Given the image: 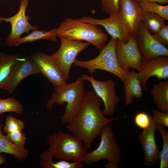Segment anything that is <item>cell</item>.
Segmentation results:
<instances>
[{"label": "cell", "instance_id": "8d00e7d4", "mask_svg": "<svg viewBox=\"0 0 168 168\" xmlns=\"http://www.w3.org/2000/svg\"><path fill=\"white\" fill-rule=\"evenodd\" d=\"M2 44V40L1 38L0 37V45Z\"/></svg>", "mask_w": 168, "mask_h": 168}, {"label": "cell", "instance_id": "44dd1931", "mask_svg": "<svg viewBox=\"0 0 168 168\" xmlns=\"http://www.w3.org/2000/svg\"><path fill=\"white\" fill-rule=\"evenodd\" d=\"M3 125L0 123V154L8 153L13 156L18 161L24 160L28 155V150L11 142L6 135L2 134V128Z\"/></svg>", "mask_w": 168, "mask_h": 168}, {"label": "cell", "instance_id": "e0dca14e", "mask_svg": "<svg viewBox=\"0 0 168 168\" xmlns=\"http://www.w3.org/2000/svg\"><path fill=\"white\" fill-rule=\"evenodd\" d=\"M77 67L87 69L91 75L97 70H100L110 72L115 75L123 82L126 75V72L120 67L116 58L109 60L98 62H91L89 61L80 60L76 59L74 63Z\"/></svg>", "mask_w": 168, "mask_h": 168}, {"label": "cell", "instance_id": "9a60e30c", "mask_svg": "<svg viewBox=\"0 0 168 168\" xmlns=\"http://www.w3.org/2000/svg\"><path fill=\"white\" fill-rule=\"evenodd\" d=\"M120 12L128 35L136 36L138 32L143 11L134 0H120Z\"/></svg>", "mask_w": 168, "mask_h": 168}, {"label": "cell", "instance_id": "f1b7e54d", "mask_svg": "<svg viewBox=\"0 0 168 168\" xmlns=\"http://www.w3.org/2000/svg\"><path fill=\"white\" fill-rule=\"evenodd\" d=\"M24 127V123L21 120L8 116L6 118L3 132L7 133L17 130H22Z\"/></svg>", "mask_w": 168, "mask_h": 168}, {"label": "cell", "instance_id": "6da1fadb", "mask_svg": "<svg viewBox=\"0 0 168 168\" xmlns=\"http://www.w3.org/2000/svg\"><path fill=\"white\" fill-rule=\"evenodd\" d=\"M102 100L93 90L85 92L81 107L66 128L81 140L87 150L90 149L94 140L106 125L119 118H107L100 107Z\"/></svg>", "mask_w": 168, "mask_h": 168}, {"label": "cell", "instance_id": "f546056e", "mask_svg": "<svg viewBox=\"0 0 168 168\" xmlns=\"http://www.w3.org/2000/svg\"><path fill=\"white\" fill-rule=\"evenodd\" d=\"M151 119V114L144 112H139L135 115L134 122L138 127L144 129L149 125Z\"/></svg>", "mask_w": 168, "mask_h": 168}, {"label": "cell", "instance_id": "ac0fdd59", "mask_svg": "<svg viewBox=\"0 0 168 168\" xmlns=\"http://www.w3.org/2000/svg\"><path fill=\"white\" fill-rule=\"evenodd\" d=\"M124 84V103L126 105L131 104L134 98L139 99L143 96L139 73L133 69L128 70L123 82Z\"/></svg>", "mask_w": 168, "mask_h": 168}, {"label": "cell", "instance_id": "8fae6325", "mask_svg": "<svg viewBox=\"0 0 168 168\" xmlns=\"http://www.w3.org/2000/svg\"><path fill=\"white\" fill-rule=\"evenodd\" d=\"M137 44L142 59L168 56V48L159 43L141 22L136 35Z\"/></svg>", "mask_w": 168, "mask_h": 168}, {"label": "cell", "instance_id": "7a4b0ae2", "mask_svg": "<svg viewBox=\"0 0 168 168\" xmlns=\"http://www.w3.org/2000/svg\"><path fill=\"white\" fill-rule=\"evenodd\" d=\"M84 80L81 77L70 84L56 88L48 100L46 108L51 110L55 104H65L63 114L60 117V123L68 124L78 112L85 94Z\"/></svg>", "mask_w": 168, "mask_h": 168}, {"label": "cell", "instance_id": "1f68e13d", "mask_svg": "<svg viewBox=\"0 0 168 168\" xmlns=\"http://www.w3.org/2000/svg\"><path fill=\"white\" fill-rule=\"evenodd\" d=\"M6 136L12 142L22 147H24L26 138L22 130H17L7 133Z\"/></svg>", "mask_w": 168, "mask_h": 168}, {"label": "cell", "instance_id": "cb8c5ba5", "mask_svg": "<svg viewBox=\"0 0 168 168\" xmlns=\"http://www.w3.org/2000/svg\"><path fill=\"white\" fill-rule=\"evenodd\" d=\"M141 22L152 34L159 31L166 24L165 20L158 15L143 12Z\"/></svg>", "mask_w": 168, "mask_h": 168}, {"label": "cell", "instance_id": "8992f818", "mask_svg": "<svg viewBox=\"0 0 168 168\" xmlns=\"http://www.w3.org/2000/svg\"><path fill=\"white\" fill-rule=\"evenodd\" d=\"M61 44L58 50L51 55L59 65L66 80L69 78L70 72L78 54L90 44L77 40L60 38Z\"/></svg>", "mask_w": 168, "mask_h": 168}, {"label": "cell", "instance_id": "d4e9b609", "mask_svg": "<svg viewBox=\"0 0 168 168\" xmlns=\"http://www.w3.org/2000/svg\"><path fill=\"white\" fill-rule=\"evenodd\" d=\"M137 2L144 12L155 13L165 20L168 21V5H161L153 1H142Z\"/></svg>", "mask_w": 168, "mask_h": 168}, {"label": "cell", "instance_id": "74e56055", "mask_svg": "<svg viewBox=\"0 0 168 168\" xmlns=\"http://www.w3.org/2000/svg\"><path fill=\"white\" fill-rule=\"evenodd\" d=\"M5 0L9 1V0Z\"/></svg>", "mask_w": 168, "mask_h": 168}, {"label": "cell", "instance_id": "5b68a950", "mask_svg": "<svg viewBox=\"0 0 168 168\" xmlns=\"http://www.w3.org/2000/svg\"><path fill=\"white\" fill-rule=\"evenodd\" d=\"M100 135V141L98 147L91 152H87L83 162L87 165L105 160L108 163L105 168H119L120 161L121 150L117 143L115 135L108 125L102 129Z\"/></svg>", "mask_w": 168, "mask_h": 168}, {"label": "cell", "instance_id": "d6a6232c", "mask_svg": "<svg viewBox=\"0 0 168 168\" xmlns=\"http://www.w3.org/2000/svg\"><path fill=\"white\" fill-rule=\"evenodd\" d=\"M152 111L151 117L154 122L156 124L168 128V113H164L157 110H153Z\"/></svg>", "mask_w": 168, "mask_h": 168}, {"label": "cell", "instance_id": "83f0119b", "mask_svg": "<svg viewBox=\"0 0 168 168\" xmlns=\"http://www.w3.org/2000/svg\"><path fill=\"white\" fill-rule=\"evenodd\" d=\"M156 130L160 133L162 138L163 143L161 151L160 152L159 159L160 161V168L168 167V132L165 127L156 124Z\"/></svg>", "mask_w": 168, "mask_h": 168}, {"label": "cell", "instance_id": "2e32d148", "mask_svg": "<svg viewBox=\"0 0 168 168\" xmlns=\"http://www.w3.org/2000/svg\"><path fill=\"white\" fill-rule=\"evenodd\" d=\"M39 73V70L30 56H20L12 74L2 89L12 94L22 80Z\"/></svg>", "mask_w": 168, "mask_h": 168}, {"label": "cell", "instance_id": "277c9868", "mask_svg": "<svg viewBox=\"0 0 168 168\" xmlns=\"http://www.w3.org/2000/svg\"><path fill=\"white\" fill-rule=\"evenodd\" d=\"M48 150L55 158L68 161L83 162L87 150L82 141L75 136L62 131L46 138Z\"/></svg>", "mask_w": 168, "mask_h": 168}, {"label": "cell", "instance_id": "603a6c76", "mask_svg": "<svg viewBox=\"0 0 168 168\" xmlns=\"http://www.w3.org/2000/svg\"><path fill=\"white\" fill-rule=\"evenodd\" d=\"M56 34V28L49 31L32 30V32L26 36L20 38L15 42L14 47H17L20 44L28 42H32L40 39H45L52 42H57V39Z\"/></svg>", "mask_w": 168, "mask_h": 168}, {"label": "cell", "instance_id": "d590c367", "mask_svg": "<svg viewBox=\"0 0 168 168\" xmlns=\"http://www.w3.org/2000/svg\"><path fill=\"white\" fill-rule=\"evenodd\" d=\"M7 161V159L5 156L0 155V165L4 163Z\"/></svg>", "mask_w": 168, "mask_h": 168}, {"label": "cell", "instance_id": "ba28073f", "mask_svg": "<svg viewBox=\"0 0 168 168\" xmlns=\"http://www.w3.org/2000/svg\"><path fill=\"white\" fill-rule=\"evenodd\" d=\"M81 78L89 81L96 94L102 100L104 105L102 110L105 115H112L120 100L116 93L115 83L112 80L100 81L93 75L83 74Z\"/></svg>", "mask_w": 168, "mask_h": 168}, {"label": "cell", "instance_id": "9c48e42d", "mask_svg": "<svg viewBox=\"0 0 168 168\" xmlns=\"http://www.w3.org/2000/svg\"><path fill=\"white\" fill-rule=\"evenodd\" d=\"M116 57L121 68L125 71L133 68L140 72L142 58L138 49L136 36H132L126 42L116 40Z\"/></svg>", "mask_w": 168, "mask_h": 168}, {"label": "cell", "instance_id": "484cf974", "mask_svg": "<svg viewBox=\"0 0 168 168\" xmlns=\"http://www.w3.org/2000/svg\"><path fill=\"white\" fill-rule=\"evenodd\" d=\"M117 39L111 37L107 44L100 51L96 58L89 60L91 62H103L116 58V44Z\"/></svg>", "mask_w": 168, "mask_h": 168}, {"label": "cell", "instance_id": "52a82bcc", "mask_svg": "<svg viewBox=\"0 0 168 168\" xmlns=\"http://www.w3.org/2000/svg\"><path fill=\"white\" fill-rule=\"evenodd\" d=\"M29 0H20L19 11L14 16L8 18L0 16V22H9L11 30L4 44L7 47H14L16 41L23 34L30 32L31 30L37 29L36 25H31L29 22V17L26 14Z\"/></svg>", "mask_w": 168, "mask_h": 168}, {"label": "cell", "instance_id": "4dcf8cb0", "mask_svg": "<svg viewBox=\"0 0 168 168\" xmlns=\"http://www.w3.org/2000/svg\"><path fill=\"white\" fill-rule=\"evenodd\" d=\"M102 9L110 15L118 12L120 10V0H100Z\"/></svg>", "mask_w": 168, "mask_h": 168}, {"label": "cell", "instance_id": "7402d4cb", "mask_svg": "<svg viewBox=\"0 0 168 168\" xmlns=\"http://www.w3.org/2000/svg\"><path fill=\"white\" fill-rule=\"evenodd\" d=\"M53 155L48 150L42 152L40 155L39 164L41 168H82L84 165L82 162H70L61 160L54 162L53 161Z\"/></svg>", "mask_w": 168, "mask_h": 168}, {"label": "cell", "instance_id": "7c38bea8", "mask_svg": "<svg viewBox=\"0 0 168 168\" xmlns=\"http://www.w3.org/2000/svg\"><path fill=\"white\" fill-rule=\"evenodd\" d=\"M156 130V124L151 115L149 125L143 129L138 137L139 142L143 152L144 163L147 166L155 165L159 159V148L155 138Z\"/></svg>", "mask_w": 168, "mask_h": 168}, {"label": "cell", "instance_id": "836d02e7", "mask_svg": "<svg viewBox=\"0 0 168 168\" xmlns=\"http://www.w3.org/2000/svg\"><path fill=\"white\" fill-rule=\"evenodd\" d=\"M157 40L166 47L168 46V26L166 24L159 31L152 34Z\"/></svg>", "mask_w": 168, "mask_h": 168}, {"label": "cell", "instance_id": "e575fe53", "mask_svg": "<svg viewBox=\"0 0 168 168\" xmlns=\"http://www.w3.org/2000/svg\"><path fill=\"white\" fill-rule=\"evenodd\" d=\"M137 2L142 1H153L160 4H167L168 0H134Z\"/></svg>", "mask_w": 168, "mask_h": 168}, {"label": "cell", "instance_id": "4fadbf2b", "mask_svg": "<svg viewBox=\"0 0 168 168\" xmlns=\"http://www.w3.org/2000/svg\"><path fill=\"white\" fill-rule=\"evenodd\" d=\"M168 56H161L144 60L141 62V70L139 72L141 85L142 90L147 91L146 85L148 79L153 76L158 80L168 78Z\"/></svg>", "mask_w": 168, "mask_h": 168}, {"label": "cell", "instance_id": "4316f807", "mask_svg": "<svg viewBox=\"0 0 168 168\" xmlns=\"http://www.w3.org/2000/svg\"><path fill=\"white\" fill-rule=\"evenodd\" d=\"M23 110L22 104L15 97L0 99V115L5 112H11L20 114Z\"/></svg>", "mask_w": 168, "mask_h": 168}, {"label": "cell", "instance_id": "d6986e66", "mask_svg": "<svg viewBox=\"0 0 168 168\" xmlns=\"http://www.w3.org/2000/svg\"><path fill=\"white\" fill-rule=\"evenodd\" d=\"M20 56L0 52V89L12 74Z\"/></svg>", "mask_w": 168, "mask_h": 168}, {"label": "cell", "instance_id": "3957f363", "mask_svg": "<svg viewBox=\"0 0 168 168\" xmlns=\"http://www.w3.org/2000/svg\"><path fill=\"white\" fill-rule=\"evenodd\" d=\"M57 36L70 40L84 41L100 51L104 47L107 35L98 25L85 22L80 19L66 18L56 29Z\"/></svg>", "mask_w": 168, "mask_h": 168}, {"label": "cell", "instance_id": "ffe728a7", "mask_svg": "<svg viewBox=\"0 0 168 168\" xmlns=\"http://www.w3.org/2000/svg\"><path fill=\"white\" fill-rule=\"evenodd\" d=\"M150 93L158 110L168 113V80L161 81L153 84Z\"/></svg>", "mask_w": 168, "mask_h": 168}, {"label": "cell", "instance_id": "5bb4252c", "mask_svg": "<svg viewBox=\"0 0 168 168\" xmlns=\"http://www.w3.org/2000/svg\"><path fill=\"white\" fill-rule=\"evenodd\" d=\"M104 19L84 16L80 20L84 22L103 26L111 37L126 42L130 37L124 25L120 11Z\"/></svg>", "mask_w": 168, "mask_h": 168}, {"label": "cell", "instance_id": "30bf717a", "mask_svg": "<svg viewBox=\"0 0 168 168\" xmlns=\"http://www.w3.org/2000/svg\"><path fill=\"white\" fill-rule=\"evenodd\" d=\"M30 57L36 64L40 73L49 81L54 89L67 84L59 65L51 55L35 51Z\"/></svg>", "mask_w": 168, "mask_h": 168}]
</instances>
